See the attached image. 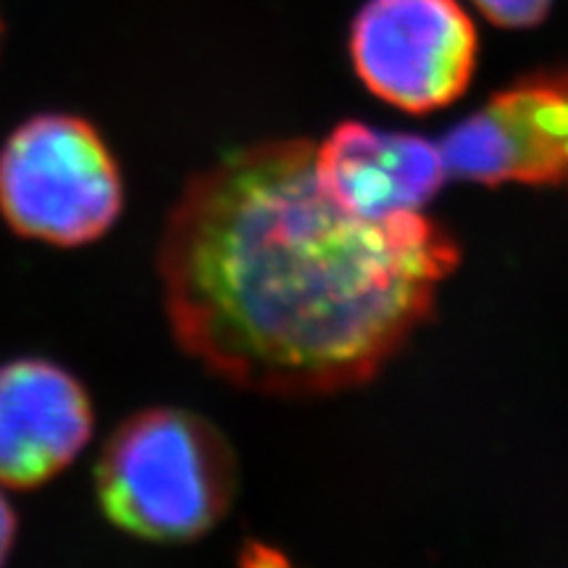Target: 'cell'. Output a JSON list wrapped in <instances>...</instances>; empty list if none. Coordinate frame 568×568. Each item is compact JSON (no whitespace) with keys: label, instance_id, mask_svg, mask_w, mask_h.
Returning <instances> with one entry per match:
<instances>
[{"label":"cell","instance_id":"obj_1","mask_svg":"<svg viewBox=\"0 0 568 568\" xmlns=\"http://www.w3.org/2000/svg\"><path fill=\"white\" fill-rule=\"evenodd\" d=\"M314 148L290 138L222 155L187 182L161 234L174 339L251 393L329 395L374 379L460 261L422 211L339 209L316 180Z\"/></svg>","mask_w":568,"mask_h":568},{"label":"cell","instance_id":"obj_5","mask_svg":"<svg viewBox=\"0 0 568 568\" xmlns=\"http://www.w3.org/2000/svg\"><path fill=\"white\" fill-rule=\"evenodd\" d=\"M447 174L568 190V63L518 77L443 140Z\"/></svg>","mask_w":568,"mask_h":568},{"label":"cell","instance_id":"obj_9","mask_svg":"<svg viewBox=\"0 0 568 568\" xmlns=\"http://www.w3.org/2000/svg\"><path fill=\"white\" fill-rule=\"evenodd\" d=\"M13 545H17V514L0 489V564H6V558L11 556Z\"/></svg>","mask_w":568,"mask_h":568},{"label":"cell","instance_id":"obj_3","mask_svg":"<svg viewBox=\"0 0 568 568\" xmlns=\"http://www.w3.org/2000/svg\"><path fill=\"white\" fill-rule=\"evenodd\" d=\"M124 209L109 142L74 113H38L0 148V216L27 240L80 247L101 240Z\"/></svg>","mask_w":568,"mask_h":568},{"label":"cell","instance_id":"obj_4","mask_svg":"<svg viewBox=\"0 0 568 568\" xmlns=\"http://www.w3.org/2000/svg\"><path fill=\"white\" fill-rule=\"evenodd\" d=\"M477 30L458 0H368L353 21L361 82L410 113L445 109L477 67Z\"/></svg>","mask_w":568,"mask_h":568},{"label":"cell","instance_id":"obj_2","mask_svg":"<svg viewBox=\"0 0 568 568\" xmlns=\"http://www.w3.org/2000/svg\"><path fill=\"white\" fill-rule=\"evenodd\" d=\"M237 493V458L209 418L145 408L111 432L95 466L103 516L151 542H190L216 527Z\"/></svg>","mask_w":568,"mask_h":568},{"label":"cell","instance_id":"obj_7","mask_svg":"<svg viewBox=\"0 0 568 568\" xmlns=\"http://www.w3.org/2000/svg\"><path fill=\"white\" fill-rule=\"evenodd\" d=\"M314 166L324 193L361 219L422 211L450 176L435 142L361 122L337 124L318 142Z\"/></svg>","mask_w":568,"mask_h":568},{"label":"cell","instance_id":"obj_8","mask_svg":"<svg viewBox=\"0 0 568 568\" xmlns=\"http://www.w3.org/2000/svg\"><path fill=\"white\" fill-rule=\"evenodd\" d=\"M474 6L497 27L524 30L548 17L552 0H474Z\"/></svg>","mask_w":568,"mask_h":568},{"label":"cell","instance_id":"obj_6","mask_svg":"<svg viewBox=\"0 0 568 568\" xmlns=\"http://www.w3.org/2000/svg\"><path fill=\"white\" fill-rule=\"evenodd\" d=\"M95 429L82 382L45 358L0 364V487L34 489L74 464Z\"/></svg>","mask_w":568,"mask_h":568}]
</instances>
